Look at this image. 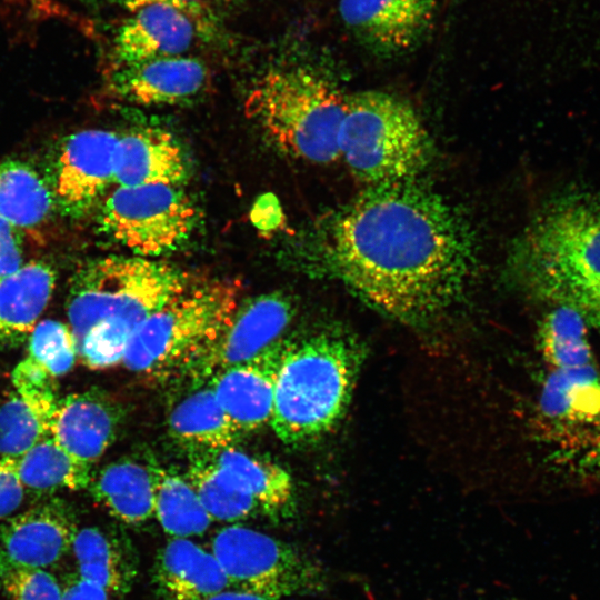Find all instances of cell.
<instances>
[{
    "instance_id": "18",
    "label": "cell",
    "mask_w": 600,
    "mask_h": 600,
    "mask_svg": "<svg viewBox=\"0 0 600 600\" xmlns=\"http://www.w3.org/2000/svg\"><path fill=\"white\" fill-rule=\"evenodd\" d=\"M189 177L187 153L170 132L143 127L119 136L114 154V183L118 187L181 186Z\"/></svg>"
},
{
    "instance_id": "31",
    "label": "cell",
    "mask_w": 600,
    "mask_h": 600,
    "mask_svg": "<svg viewBox=\"0 0 600 600\" xmlns=\"http://www.w3.org/2000/svg\"><path fill=\"white\" fill-rule=\"evenodd\" d=\"M29 353L56 378L73 367L78 349L70 327L60 321L43 320L36 324L29 336Z\"/></svg>"
},
{
    "instance_id": "24",
    "label": "cell",
    "mask_w": 600,
    "mask_h": 600,
    "mask_svg": "<svg viewBox=\"0 0 600 600\" xmlns=\"http://www.w3.org/2000/svg\"><path fill=\"white\" fill-rule=\"evenodd\" d=\"M89 488L94 500L124 523L139 524L153 517V484L147 463L112 462L92 478Z\"/></svg>"
},
{
    "instance_id": "38",
    "label": "cell",
    "mask_w": 600,
    "mask_h": 600,
    "mask_svg": "<svg viewBox=\"0 0 600 600\" xmlns=\"http://www.w3.org/2000/svg\"><path fill=\"white\" fill-rule=\"evenodd\" d=\"M110 593L103 588L81 579L71 577L62 588V600H110Z\"/></svg>"
},
{
    "instance_id": "7",
    "label": "cell",
    "mask_w": 600,
    "mask_h": 600,
    "mask_svg": "<svg viewBox=\"0 0 600 600\" xmlns=\"http://www.w3.org/2000/svg\"><path fill=\"white\" fill-rule=\"evenodd\" d=\"M192 281L176 266L138 256L89 260L73 273L67 297L77 347L94 324L116 319L133 332Z\"/></svg>"
},
{
    "instance_id": "22",
    "label": "cell",
    "mask_w": 600,
    "mask_h": 600,
    "mask_svg": "<svg viewBox=\"0 0 600 600\" xmlns=\"http://www.w3.org/2000/svg\"><path fill=\"white\" fill-rule=\"evenodd\" d=\"M193 388L170 411L172 438L192 452H213L233 446L240 437L219 404L208 381Z\"/></svg>"
},
{
    "instance_id": "27",
    "label": "cell",
    "mask_w": 600,
    "mask_h": 600,
    "mask_svg": "<svg viewBox=\"0 0 600 600\" xmlns=\"http://www.w3.org/2000/svg\"><path fill=\"white\" fill-rule=\"evenodd\" d=\"M54 204L52 189L28 163L0 162V217L18 229L41 224Z\"/></svg>"
},
{
    "instance_id": "40",
    "label": "cell",
    "mask_w": 600,
    "mask_h": 600,
    "mask_svg": "<svg viewBox=\"0 0 600 600\" xmlns=\"http://www.w3.org/2000/svg\"><path fill=\"white\" fill-rule=\"evenodd\" d=\"M113 1L131 12L141 8L142 6L156 3V2H169V3L178 6L174 2V0H113Z\"/></svg>"
},
{
    "instance_id": "33",
    "label": "cell",
    "mask_w": 600,
    "mask_h": 600,
    "mask_svg": "<svg viewBox=\"0 0 600 600\" xmlns=\"http://www.w3.org/2000/svg\"><path fill=\"white\" fill-rule=\"evenodd\" d=\"M0 590L10 600H62V588L50 572L12 563L1 556Z\"/></svg>"
},
{
    "instance_id": "17",
    "label": "cell",
    "mask_w": 600,
    "mask_h": 600,
    "mask_svg": "<svg viewBox=\"0 0 600 600\" xmlns=\"http://www.w3.org/2000/svg\"><path fill=\"white\" fill-rule=\"evenodd\" d=\"M122 421V410L99 390L60 398L51 436L76 458L93 463L110 447Z\"/></svg>"
},
{
    "instance_id": "20",
    "label": "cell",
    "mask_w": 600,
    "mask_h": 600,
    "mask_svg": "<svg viewBox=\"0 0 600 600\" xmlns=\"http://www.w3.org/2000/svg\"><path fill=\"white\" fill-rule=\"evenodd\" d=\"M153 577L164 600H207L232 588L211 550L189 538H172L159 550Z\"/></svg>"
},
{
    "instance_id": "12",
    "label": "cell",
    "mask_w": 600,
    "mask_h": 600,
    "mask_svg": "<svg viewBox=\"0 0 600 600\" xmlns=\"http://www.w3.org/2000/svg\"><path fill=\"white\" fill-rule=\"evenodd\" d=\"M118 140L113 131L89 129L62 141L54 162L52 193L66 214L86 213L114 183Z\"/></svg>"
},
{
    "instance_id": "36",
    "label": "cell",
    "mask_w": 600,
    "mask_h": 600,
    "mask_svg": "<svg viewBox=\"0 0 600 600\" xmlns=\"http://www.w3.org/2000/svg\"><path fill=\"white\" fill-rule=\"evenodd\" d=\"M22 266L18 230L0 217V278Z\"/></svg>"
},
{
    "instance_id": "42",
    "label": "cell",
    "mask_w": 600,
    "mask_h": 600,
    "mask_svg": "<svg viewBox=\"0 0 600 600\" xmlns=\"http://www.w3.org/2000/svg\"><path fill=\"white\" fill-rule=\"evenodd\" d=\"M82 2H84L86 4H94V0H81Z\"/></svg>"
},
{
    "instance_id": "6",
    "label": "cell",
    "mask_w": 600,
    "mask_h": 600,
    "mask_svg": "<svg viewBox=\"0 0 600 600\" xmlns=\"http://www.w3.org/2000/svg\"><path fill=\"white\" fill-rule=\"evenodd\" d=\"M339 149L356 177L370 184L417 179L434 156L433 141L412 106L379 90L347 98Z\"/></svg>"
},
{
    "instance_id": "23",
    "label": "cell",
    "mask_w": 600,
    "mask_h": 600,
    "mask_svg": "<svg viewBox=\"0 0 600 600\" xmlns=\"http://www.w3.org/2000/svg\"><path fill=\"white\" fill-rule=\"evenodd\" d=\"M260 510L270 516H289L293 511L294 486L289 472L278 463L233 448L208 452Z\"/></svg>"
},
{
    "instance_id": "35",
    "label": "cell",
    "mask_w": 600,
    "mask_h": 600,
    "mask_svg": "<svg viewBox=\"0 0 600 600\" xmlns=\"http://www.w3.org/2000/svg\"><path fill=\"white\" fill-rule=\"evenodd\" d=\"M24 489L18 458L0 456V519L8 518L22 504Z\"/></svg>"
},
{
    "instance_id": "41",
    "label": "cell",
    "mask_w": 600,
    "mask_h": 600,
    "mask_svg": "<svg viewBox=\"0 0 600 600\" xmlns=\"http://www.w3.org/2000/svg\"><path fill=\"white\" fill-rule=\"evenodd\" d=\"M199 0H174V2L179 6V7H182L184 9H189V6L190 4H193L194 2H197Z\"/></svg>"
},
{
    "instance_id": "5",
    "label": "cell",
    "mask_w": 600,
    "mask_h": 600,
    "mask_svg": "<svg viewBox=\"0 0 600 600\" xmlns=\"http://www.w3.org/2000/svg\"><path fill=\"white\" fill-rule=\"evenodd\" d=\"M346 107L347 98L333 84L302 68L267 73L246 101L249 118L278 149L313 163L340 158Z\"/></svg>"
},
{
    "instance_id": "21",
    "label": "cell",
    "mask_w": 600,
    "mask_h": 600,
    "mask_svg": "<svg viewBox=\"0 0 600 600\" xmlns=\"http://www.w3.org/2000/svg\"><path fill=\"white\" fill-rule=\"evenodd\" d=\"M54 286L56 272L42 261L0 278V341L19 343L31 334Z\"/></svg>"
},
{
    "instance_id": "26",
    "label": "cell",
    "mask_w": 600,
    "mask_h": 600,
    "mask_svg": "<svg viewBox=\"0 0 600 600\" xmlns=\"http://www.w3.org/2000/svg\"><path fill=\"white\" fill-rule=\"evenodd\" d=\"M153 484V517L172 538L204 533L212 519L203 508L187 477L147 458Z\"/></svg>"
},
{
    "instance_id": "9",
    "label": "cell",
    "mask_w": 600,
    "mask_h": 600,
    "mask_svg": "<svg viewBox=\"0 0 600 600\" xmlns=\"http://www.w3.org/2000/svg\"><path fill=\"white\" fill-rule=\"evenodd\" d=\"M211 552L232 588L270 600L319 593L327 586L323 569L312 558L249 527L221 528L212 538Z\"/></svg>"
},
{
    "instance_id": "39",
    "label": "cell",
    "mask_w": 600,
    "mask_h": 600,
    "mask_svg": "<svg viewBox=\"0 0 600 600\" xmlns=\"http://www.w3.org/2000/svg\"><path fill=\"white\" fill-rule=\"evenodd\" d=\"M207 600H270L260 594L237 588L223 590Z\"/></svg>"
},
{
    "instance_id": "15",
    "label": "cell",
    "mask_w": 600,
    "mask_h": 600,
    "mask_svg": "<svg viewBox=\"0 0 600 600\" xmlns=\"http://www.w3.org/2000/svg\"><path fill=\"white\" fill-rule=\"evenodd\" d=\"M77 531L71 509L52 499L0 526V556L19 566L44 569L71 549Z\"/></svg>"
},
{
    "instance_id": "1",
    "label": "cell",
    "mask_w": 600,
    "mask_h": 600,
    "mask_svg": "<svg viewBox=\"0 0 600 600\" xmlns=\"http://www.w3.org/2000/svg\"><path fill=\"white\" fill-rule=\"evenodd\" d=\"M476 253L468 219L419 178L370 184L330 219L322 242L329 271L411 324L453 303Z\"/></svg>"
},
{
    "instance_id": "10",
    "label": "cell",
    "mask_w": 600,
    "mask_h": 600,
    "mask_svg": "<svg viewBox=\"0 0 600 600\" xmlns=\"http://www.w3.org/2000/svg\"><path fill=\"white\" fill-rule=\"evenodd\" d=\"M197 210L181 186L118 187L103 201L100 230L133 256L157 259L192 233Z\"/></svg>"
},
{
    "instance_id": "32",
    "label": "cell",
    "mask_w": 600,
    "mask_h": 600,
    "mask_svg": "<svg viewBox=\"0 0 600 600\" xmlns=\"http://www.w3.org/2000/svg\"><path fill=\"white\" fill-rule=\"evenodd\" d=\"M43 437L39 420L18 394L0 406V456L20 458Z\"/></svg>"
},
{
    "instance_id": "8",
    "label": "cell",
    "mask_w": 600,
    "mask_h": 600,
    "mask_svg": "<svg viewBox=\"0 0 600 600\" xmlns=\"http://www.w3.org/2000/svg\"><path fill=\"white\" fill-rule=\"evenodd\" d=\"M587 328L576 311L564 307H556L540 326L539 344L549 371L539 407L557 433L600 424V374Z\"/></svg>"
},
{
    "instance_id": "37",
    "label": "cell",
    "mask_w": 600,
    "mask_h": 600,
    "mask_svg": "<svg viewBox=\"0 0 600 600\" xmlns=\"http://www.w3.org/2000/svg\"><path fill=\"white\" fill-rule=\"evenodd\" d=\"M580 448L573 467L580 474L600 478V424L590 431Z\"/></svg>"
},
{
    "instance_id": "28",
    "label": "cell",
    "mask_w": 600,
    "mask_h": 600,
    "mask_svg": "<svg viewBox=\"0 0 600 600\" xmlns=\"http://www.w3.org/2000/svg\"><path fill=\"white\" fill-rule=\"evenodd\" d=\"M91 466L63 449L52 436H44L18 458V471L24 488L38 492L89 488Z\"/></svg>"
},
{
    "instance_id": "30",
    "label": "cell",
    "mask_w": 600,
    "mask_h": 600,
    "mask_svg": "<svg viewBox=\"0 0 600 600\" xmlns=\"http://www.w3.org/2000/svg\"><path fill=\"white\" fill-rule=\"evenodd\" d=\"M54 379L30 357L20 361L12 372L17 394L37 417L44 436H51V426L60 400Z\"/></svg>"
},
{
    "instance_id": "29",
    "label": "cell",
    "mask_w": 600,
    "mask_h": 600,
    "mask_svg": "<svg viewBox=\"0 0 600 600\" xmlns=\"http://www.w3.org/2000/svg\"><path fill=\"white\" fill-rule=\"evenodd\" d=\"M187 479L212 521L233 522L250 517L259 507L213 461L208 452H192Z\"/></svg>"
},
{
    "instance_id": "11",
    "label": "cell",
    "mask_w": 600,
    "mask_h": 600,
    "mask_svg": "<svg viewBox=\"0 0 600 600\" xmlns=\"http://www.w3.org/2000/svg\"><path fill=\"white\" fill-rule=\"evenodd\" d=\"M293 317L291 301L280 292L258 296L239 304L229 323L187 376L192 383L244 362L277 341Z\"/></svg>"
},
{
    "instance_id": "4",
    "label": "cell",
    "mask_w": 600,
    "mask_h": 600,
    "mask_svg": "<svg viewBox=\"0 0 600 600\" xmlns=\"http://www.w3.org/2000/svg\"><path fill=\"white\" fill-rule=\"evenodd\" d=\"M240 293L231 280L192 282L137 328L122 363L157 380L187 374L229 323Z\"/></svg>"
},
{
    "instance_id": "25",
    "label": "cell",
    "mask_w": 600,
    "mask_h": 600,
    "mask_svg": "<svg viewBox=\"0 0 600 600\" xmlns=\"http://www.w3.org/2000/svg\"><path fill=\"white\" fill-rule=\"evenodd\" d=\"M71 549L81 579L110 594L122 596L131 590L136 564L117 537L97 527H84L78 529Z\"/></svg>"
},
{
    "instance_id": "14",
    "label": "cell",
    "mask_w": 600,
    "mask_h": 600,
    "mask_svg": "<svg viewBox=\"0 0 600 600\" xmlns=\"http://www.w3.org/2000/svg\"><path fill=\"white\" fill-rule=\"evenodd\" d=\"M287 343L280 339L256 357L208 380L219 404L240 434L270 423L276 381Z\"/></svg>"
},
{
    "instance_id": "13",
    "label": "cell",
    "mask_w": 600,
    "mask_h": 600,
    "mask_svg": "<svg viewBox=\"0 0 600 600\" xmlns=\"http://www.w3.org/2000/svg\"><path fill=\"white\" fill-rule=\"evenodd\" d=\"M343 23L371 52L391 57L414 48L430 30L434 0H340Z\"/></svg>"
},
{
    "instance_id": "34",
    "label": "cell",
    "mask_w": 600,
    "mask_h": 600,
    "mask_svg": "<svg viewBox=\"0 0 600 600\" xmlns=\"http://www.w3.org/2000/svg\"><path fill=\"white\" fill-rule=\"evenodd\" d=\"M0 9L31 22L56 19L76 22L73 14L54 0H0Z\"/></svg>"
},
{
    "instance_id": "16",
    "label": "cell",
    "mask_w": 600,
    "mask_h": 600,
    "mask_svg": "<svg viewBox=\"0 0 600 600\" xmlns=\"http://www.w3.org/2000/svg\"><path fill=\"white\" fill-rule=\"evenodd\" d=\"M187 10L169 2H156L132 11L113 41L120 66L183 56L197 34Z\"/></svg>"
},
{
    "instance_id": "2",
    "label": "cell",
    "mask_w": 600,
    "mask_h": 600,
    "mask_svg": "<svg viewBox=\"0 0 600 600\" xmlns=\"http://www.w3.org/2000/svg\"><path fill=\"white\" fill-rule=\"evenodd\" d=\"M508 266L530 296L600 330V199L567 194L547 203L516 237Z\"/></svg>"
},
{
    "instance_id": "3",
    "label": "cell",
    "mask_w": 600,
    "mask_h": 600,
    "mask_svg": "<svg viewBox=\"0 0 600 600\" xmlns=\"http://www.w3.org/2000/svg\"><path fill=\"white\" fill-rule=\"evenodd\" d=\"M361 363L354 342L318 334L288 342L279 368L270 426L286 444L311 442L344 413Z\"/></svg>"
},
{
    "instance_id": "19",
    "label": "cell",
    "mask_w": 600,
    "mask_h": 600,
    "mask_svg": "<svg viewBox=\"0 0 600 600\" xmlns=\"http://www.w3.org/2000/svg\"><path fill=\"white\" fill-rule=\"evenodd\" d=\"M206 80L207 69L200 60L177 56L122 66L116 87L132 103L160 106L191 99Z\"/></svg>"
}]
</instances>
